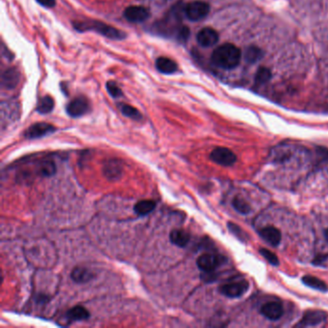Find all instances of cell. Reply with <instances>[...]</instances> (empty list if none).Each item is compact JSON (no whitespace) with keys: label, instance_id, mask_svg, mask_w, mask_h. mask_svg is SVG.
Wrapping results in <instances>:
<instances>
[{"label":"cell","instance_id":"cell-20","mask_svg":"<svg viewBox=\"0 0 328 328\" xmlns=\"http://www.w3.org/2000/svg\"><path fill=\"white\" fill-rule=\"evenodd\" d=\"M66 316L71 321L85 320L89 318V312L83 306H74L67 312Z\"/></svg>","mask_w":328,"mask_h":328},{"label":"cell","instance_id":"cell-5","mask_svg":"<svg viewBox=\"0 0 328 328\" xmlns=\"http://www.w3.org/2000/svg\"><path fill=\"white\" fill-rule=\"evenodd\" d=\"M249 285L248 281H240V282H233L227 283L219 287V292L225 297L228 298H239L243 296L248 290Z\"/></svg>","mask_w":328,"mask_h":328},{"label":"cell","instance_id":"cell-10","mask_svg":"<svg viewBox=\"0 0 328 328\" xmlns=\"http://www.w3.org/2000/svg\"><path fill=\"white\" fill-rule=\"evenodd\" d=\"M219 40L218 32L213 28L205 27L200 30L198 34V41L203 48H211Z\"/></svg>","mask_w":328,"mask_h":328},{"label":"cell","instance_id":"cell-24","mask_svg":"<svg viewBox=\"0 0 328 328\" xmlns=\"http://www.w3.org/2000/svg\"><path fill=\"white\" fill-rule=\"evenodd\" d=\"M119 108H120L121 113L124 116L130 118V119H135V120H139V119H142V115H140L139 111L136 109L135 107L131 106V105H128V104H121L119 106Z\"/></svg>","mask_w":328,"mask_h":328},{"label":"cell","instance_id":"cell-29","mask_svg":"<svg viewBox=\"0 0 328 328\" xmlns=\"http://www.w3.org/2000/svg\"><path fill=\"white\" fill-rule=\"evenodd\" d=\"M107 89H108L110 95L113 98H119V97L122 96L121 89H119V86L115 82H112V81L108 82L107 83Z\"/></svg>","mask_w":328,"mask_h":328},{"label":"cell","instance_id":"cell-4","mask_svg":"<svg viewBox=\"0 0 328 328\" xmlns=\"http://www.w3.org/2000/svg\"><path fill=\"white\" fill-rule=\"evenodd\" d=\"M210 158L213 162L219 164L220 166L229 167L236 162L237 156L233 151L226 148H217L211 152Z\"/></svg>","mask_w":328,"mask_h":328},{"label":"cell","instance_id":"cell-22","mask_svg":"<svg viewBox=\"0 0 328 328\" xmlns=\"http://www.w3.org/2000/svg\"><path fill=\"white\" fill-rule=\"evenodd\" d=\"M53 108H54V100L50 96H45L39 100L37 110L40 114H49Z\"/></svg>","mask_w":328,"mask_h":328},{"label":"cell","instance_id":"cell-23","mask_svg":"<svg viewBox=\"0 0 328 328\" xmlns=\"http://www.w3.org/2000/svg\"><path fill=\"white\" fill-rule=\"evenodd\" d=\"M232 205L235 208V210L244 215H248L249 212L251 211V207L249 203L241 197H235L232 200Z\"/></svg>","mask_w":328,"mask_h":328},{"label":"cell","instance_id":"cell-1","mask_svg":"<svg viewBox=\"0 0 328 328\" xmlns=\"http://www.w3.org/2000/svg\"><path fill=\"white\" fill-rule=\"evenodd\" d=\"M242 59V51L232 43H223L216 49L212 55V62L220 69L233 70L238 67Z\"/></svg>","mask_w":328,"mask_h":328},{"label":"cell","instance_id":"cell-32","mask_svg":"<svg viewBox=\"0 0 328 328\" xmlns=\"http://www.w3.org/2000/svg\"><path fill=\"white\" fill-rule=\"evenodd\" d=\"M37 2L46 8H53L56 5V0H37Z\"/></svg>","mask_w":328,"mask_h":328},{"label":"cell","instance_id":"cell-21","mask_svg":"<svg viewBox=\"0 0 328 328\" xmlns=\"http://www.w3.org/2000/svg\"><path fill=\"white\" fill-rule=\"evenodd\" d=\"M302 282L310 288L316 289V290L321 291V292L328 291L327 285L322 280L318 279V277L311 276V275H305L302 278Z\"/></svg>","mask_w":328,"mask_h":328},{"label":"cell","instance_id":"cell-14","mask_svg":"<svg viewBox=\"0 0 328 328\" xmlns=\"http://www.w3.org/2000/svg\"><path fill=\"white\" fill-rule=\"evenodd\" d=\"M259 234L272 247H277L281 242V232L276 227L273 226L263 227L259 230Z\"/></svg>","mask_w":328,"mask_h":328},{"label":"cell","instance_id":"cell-6","mask_svg":"<svg viewBox=\"0 0 328 328\" xmlns=\"http://www.w3.org/2000/svg\"><path fill=\"white\" fill-rule=\"evenodd\" d=\"M89 111V100L84 97H78L71 100L67 106V113L72 118L84 116Z\"/></svg>","mask_w":328,"mask_h":328},{"label":"cell","instance_id":"cell-31","mask_svg":"<svg viewBox=\"0 0 328 328\" xmlns=\"http://www.w3.org/2000/svg\"><path fill=\"white\" fill-rule=\"evenodd\" d=\"M189 36L190 30L189 28L186 27V26L181 27V28L178 30V32H177V39H178L179 40H183V41H185V40H187V39L189 38Z\"/></svg>","mask_w":328,"mask_h":328},{"label":"cell","instance_id":"cell-18","mask_svg":"<svg viewBox=\"0 0 328 328\" xmlns=\"http://www.w3.org/2000/svg\"><path fill=\"white\" fill-rule=\"evenodd\" d=\"M93 277V273L89 268L76 267L71 271V279L76 283H86Z\"/></svg>","mask_w":328,"mask_h":328},{"label":"cell","instance_id":"cell-15","mask_svg":"<svg viewBox=\"0 0 328 328\" xmlns=\"http://www.w3.org/2000/svg\"><path fill=\"white\" fill-rule=\"evenodd\" d=\"M190 234L183 229H173L169 234V241L172 245L184 248L190 242Z\"/></svg>","mask_w":328,"mask_h":328},{"label":"cell","instance_id":"cell-11","mask_svg":"<svg viewBox=\"0 0 328 328\" xmlns=\"http://www.w3.org/2000/svg\"><path fill=\"white\" fill-rule=\"evenodd\" d=\"M261 314L268 319L276 320L283 315V306L275 301L268 302L262 306Z\"/></svg>","mask_w":328,"mask_h":328},{"label":"cell","instance_id":"cell-26","mask_svg":"<svg viewBox=\"0 0 328 328\" xmlns=\"http://www.w3.org/2000/svg\"><path fill=\"white\" fill-rule=\"evenodd\" d=\"M262 57H263L262 50L258 49V48H256V46L249 48L246 51V54H245V58L249 63H255L258 60L261 59Z\"/></svg>","mask_w":328,"mask_h":328},{"label":"cell","instance_id":"cell-33","mask_svg":"<svg viewBox=\"0 0 328 328\" xmlns=\"http://www.w3.org/2000/svg\"><path fill=\"white\" fill-rule=\"evenodd\" d=\"M324 235H325V238H326V240H328V229L327 230H325V232H324Z\"/></svg>","mask_w":328,"mask_h":328},{"label":"cell","instance_id":"cell-8","mask_svg":"<svg viewBox=\"0 0 328 328\" xmlns=\"http://www.w3.org/2000/svg\"><path fill=\"white\" fill-rule=\"evenodd\" d=\"M56 130V127L45 122H39L31 125L28 129L25 131L24 136L27 139H38L43 136L50 135Z\"/></svg>","mask_w":328,"mask_h":328},{"label":"cell","instance_id":"cell-13","mask_svg":"<svg viewBox=\"0 0 328 328\" xmlns=\"http://www.w3.org/2000/svg\"><path fill=\"white\" fill-rule=\"evenodd\" d=\"M103 173L106 176V178L109 179L111 181L118 180L122 174L121 162L119 160H110L105 164L103 168Z\"/></svg>","mask_w":328,"mask_h":328},{"label":"cell","instance_id":"cell-3","mask_svg":"<svg viewBox=\"0 0 328 328\" xmlns=\"http://www.w3.org/2000/svg\"><path fill=\"white\" fill-rule=\"evenodd\" d=\"M210 7L206 2L194 1L185 7V15L190 20L199 21L208 15Z\"/></svg>","mask_w":328,"mask_h":328},{"label":"cell","instance_id":"cell-2","mask_svg":"<svg viewBox=\"0 0 328 328\" xmlns=\"http://www.w3.org/2000/svg\"><path fill=\"white\" fill-rule=\"evenodd\" d=\"M74 27L81 32L89 31V30L97 31L98 33L112 40H122L125 38L124 32L97 20L77 21L74 23Z\"/></svg>","mask_w":328,"mask_h":328},{"label":"cell","instance_id":"cell-30","mask_svg":"<svg viewBox=\"0 0 328 328\" xmlns=\"http://www.w3.org/2000/svg\"><path fill=\"white\" fill-rule=\"evenodd\" d=\"M228 228L237 238L240 239L241 241H245L246 240V235L244 233V231L241 229L240 226H238L237 224L235 223H232V222H228Z\"/></svg>","mask_w":328,"mask_h":328},{"label":"cell","instance_id":"cell-17","mask_svg":"<svg viewBox=\"0 0 328 328\" xmlns=\"http://www.w3.org/2000/svg\"><path fill=\"white\" fill-rule=\"evenodd\" d=\"M156 68L162 73L171 74L177 70V64L167 57H160L156 61Z\"/></svg>","mask_w":328,"mask_h":328},{"label":"cell","instance_id":"cell-27","mask_svg":"<svg viewBox=\"0 0 328 328\" xmlns=\"http://www.w3.org/2000/svg\"><path fill=\"white\" fill-rule=\"evenodd\" d=\"M270 77H271L270 70L267 69V68L261 67L257 71V73H256L255 80L259 84H264V83L268 82V80L270 79Z\"/></svg>","mask_w":328,"mask_h":328},{"label":"cell","instance_id":"cell-25","mask_svg":"<svg viewBox=\"0 0 328 328\" xmlns=\"http://www.w3.org/2000/svg\"><path fill=\"white\" fill-rule=\"evenodd\" d=\"M56 167L52 161H44L39 167V173L42 176H51L55 174Z\"/></svg>","mask_w":328,"mask_h":328},{"label":"cell","instance_id":"cell-12","mask_svg":"<svg viewBox=\"0 0 328 328\" xmlns=\"http://www.w3.org/2000/svg\"><path fill=\"white\" fill-rule=\"evenodd\" d=\"M326 318H327V315L323 311H318V310L309 311L303 316V318H301L299 325H302V326L317 325L318 323L324 321Z\"/></svg>","mask_w":328,"mask_h":328},{"label":"cell","instance_id":"cell-19","mask_svg":"<svg viewBox=\"0 0 328 328\" xmlns=\"http://www.w3.org/2000/svg\"><path fill=\"white\" fill-rule=\"evenodd\" d=\"M155 207H156V203L153 200H149V199L140 200L135 204L134 212L139 217H145L150 214Z\"/></svg>","mask_w":328,"mask_h":328},{"label":"cell","instance_id":"cell-28","mask_svg":"<svg viewBox=\"0 0 328 328\" xmlns=\"http://www.w3.org/2000/svg\"><path fill=\"white\" fill-rule=\"evenodd\" d=\"M260 253L261 255L268 261V263H270L273 266H278L279 260L278 257L276 256L275 253H273L272 251L268 250L267 249H260Z\"/></svg>","mask_w":328,"mask_h":328},{"label":"cell","instance_id":"cell-16","mask_svg":"<svg viewBox=\"0 0 328 328\" xmlns=\"http://www.w3.org/2000/svg\"><path fill=\"white\" fill-rule=\"evenodd\" d=\"M20 81V73L16 69L7 70L2 75V85L7 89H14Z\"/></svg>","mask_w":328,"mask_h":328},{"label":"cell","instance_id":"cell-7","mask_svg":"<svg viewBox=\"0 0 328 328\" xmlns=\"http://www.w3.org/2000/svg\"><path fill=\"white\" fill-rule=\"evenodd\" d=\"M221 262H222V258L219 255L205 253L199 256V259L197 260V265L199 269H201L202 271L212 272L219 267Z\"/></svg>","mask_w":328,"mask_h":328},{"label":"cell","instance_id":"cell-9","mask_svg":"<svg viewBox=\"0 0 328 328\" xmlns=\"http://www.w3.org/2000/svg\"><path fill=\"white\" fill-rule=\"evenodd\" d=\"M149 9L144 6H130L124 11V18L130 22H142L149 18Z\"/></svg>","mask_w":328,"mask_h":328}]
</instances>
